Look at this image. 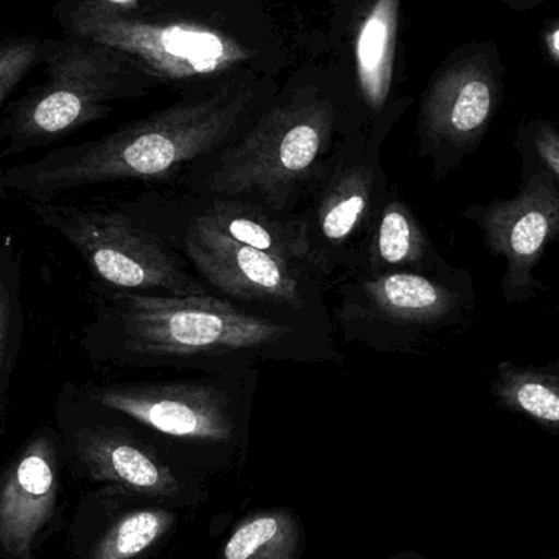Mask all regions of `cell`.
<instances>
[{"instance_id":"6da1fadb","label":"cell","mask_w":559,"mask_h":559,"mask_svg":"<svg viewBox=\"0 0 559 559\" xmlns=\"http://www.w3.org/2000/svg\"><path fill=\"white\" fill-rule=\"evenodd\" d=\"M81 345L94 364L242 377L259 361L335 360L329 322L239 308L213 295L174 296L94 285Z\"/></svg>"},{"instance_id":"7a4b0ae2","label":"cell","mask_w":559,"mask_h":559,"mask_svg":"<svg viewBox=\"0 0 559 559\" xmlns=\"http://www.w3.org/2000/svg\"><path fill=\"white\" fill-rule=\"evenodd\" d=\"M259 92L231 84L0 170V193L52 199L98 183L173 182L238 138L258 117Z\"/></svg>"},{"instance_id":"3957f363","label":"cell","mask_w":559,"mask_h":559,"mask_svg":"<svg viewBox=\"0 0 559 559\" xmlns=\"http://www.w3.org/2000/svg\"><path fill=\"white\" fill-rule=\"evenodd\" d=\"M338 123L331 97L316 87L299 88L265 108L238 138L193 164L177 182L192 195L233 197L275 215H296L344 141H337Z\"/></svg>"},{"instance_id":"277c9868","label":"cell","mask_w":559,"mask_h":559,"mask_svg":"<svg viewBox=\"0 0 559 559\" xmlns=\"http://www.w3.org/2000/svg\"><path fill=\"white\" fill-rule=\"evenodd\" d=\"M41 69V81L3 110L0 160L51 146L159 84L130 56L71 35L46 38Z\"/></svg>"},{"instance_id":"5b68a950","label":"cell","mask_w":559,"mask_h":559,"mask_svg":"<svg viewBox=\"0 0 559 559\" xmlns=\"http://www.w3.org/2000/svg\"><path fill=\"white\" fill-rule=\"evenodd\" d=\"M335 321L347 342L381 354H416L440 332L475 314V288L465 269L345 277Z\"/></svg>"},{"instance_id":"8992f818","label":"cell","mask_w":559,"mask_h":559,"mask_svg":"<svg viewBox=\"0 0 559 559\" xmlns=\"http://www.w3.org/2000/svg\"><path fill=\"white\" fill-rule=\"evenodd\" d=\"M33 215L75 249L97 285L154 295H210L187 271L177 251L131 209L78 205L52 199L26 200Z\"/></svg>"},{"instance_id":"52a82bcc","label":"cell","mask_w":559,"mask_h":559,"mask_svg":"<svg viewBox=\"0 0 559 559\" xmlns=\"http://www.w3.org/2000/svg\"><path fill=\"white\" fill-rule=\"evenodd\" d=\"M130 206L169 248L189 259L203 282L226 298L293 318L329 322L322 285L314 269L249 246L164 213L150 195L130 200Z\"/></svg>"},{"instance_id":"ba28073f","label":"cell","mask_w":559,"mask_h":559,"mask_svg":"<svg viewBox=\"0 0 559 559\" xmlns=\"http://www.w3.org/2000/svg\"><path fill=\"white\" fill-rule=\"evenodd\" d=\"M381 140L352 133L342 141L299 213L308 261L325 280L350 277L386 200L391 183L381 167Z\"/></svg>"},{"instance_id":"9c48e42d","label":"cell","mask_w":559,"mask_h":559,"mask_svg":"<svg viewBox=\"0 0 559 559\" xmlns=\"http://www.w3.org/2000/svg\"><path fill=\"white\" fill-rule=\"evenodd\" d=\"M52 16L64 35L130 56L157 82L215 78L249 59L248 49L222 29L127 15L95 0H58Z\"/></svg>"},{"instance_id":"30bf717a","label":"cell","mask_w":559,"mask_h":559,"mask_svg":"<svg viewBox=\"0 0 559 559\" xmlns=\"http://www.w3.org/2000/svg\"><path fill=\"white\" fill-rule=\"evenodd\" d=\"M504 66L495 41L456 49L433 74L420 100L417 140L432 177L445 179L485 140L501 107Z\"/></svg>"},{"instance_id":"8fae6325","label":"cell","mask_w":559,"mask_h":559,"mask_svg":"<svg viewBox=\"0 0 559 559\" xmlns=\"http://www.w3.org/2000/svg\"><path fill=\"white\" fill-rule=\"evenodd\" d=\"M58 414L68 420L72 449L85 475L124 491L192 509L209 499V489L197 473L164 459L150 440L123 424L105 419V406L88 400L78 384H66Z\"/></svg>"},{"instance_id":"7c38bea8","label":"cell","mask_w":559,"mask_h":559,"mask_svg":"<svg viewBox=\"0 0 559 559\" xmlns=\"http://www.w3.org/2000/svg\"><path fill=\"white\" fill-rule=\"evenodd\" d=\"M216 380L114 381L78 384L88 400L183 443L238 449L245 433L242 394Z\"/></svg>"},{"instance_id":"4fadbf2b","label":"cell","mask_w":559,"mask_h":559,"mask_svg":"<svg viewBox=\"0 0 559 559\" xmlns=\"http://www.w3.org/2000/svg\"><path fill=\"white\" fill-rule=\"evenodd\" d=\"M463 218L478 226L491 255L504 259L501 289L508 305L528 301L544 292L535 271L559 238V189L544 170L522 166L515 197L469 205Z\"/></svg>"},{"instance_id":"5bb4252c","label":"cell","mask_w":559,"mask_h":559,"mask_svg":"<svg viewBox=\"0 0 559 559\" xmlns=\"http://www.w3.org/2000/svg\"><path fill=\"white\" fill-rule=\"evenodd\" d=\"M59 489L58 440L39 429L0 478V551L32 559L33 545L55 515Z\"/></svg>"},{"instance_id":"9a60e30c","label":"cell","mask_w":559,"mask_h":559,"mask_svg":"<svg viewBox=\"0 0 559 559\" xmlns=\"http://www.w3.org/2000/svg\"><path fill=\"white\" fill-rule=\"evenodd\" d=\"M167 215L229 241L311 267L298 215L282 216L233 197L150 195Z\"/></svg>"},{"instance_id":"2e32d148","label":"cell","mask_w":559,"mask_h":559,"mask_svg":"<svg viewBox=\"0 0 559 559\" xmlns=\"http://www.w3.org/2000/svg\"><path fill=\"white\" fill-rule=\"evenodd\" d=\"M447 265L413 209L396 187L391 186L373 228L368 233L354 275L433 272Z\"/></svg>"},{"instance_id":"e0dca14e","label":"cell","mask_w":559,"mask_h":559,"mask_svg":"<svg viewBox=\"0 0 559 559\" xmlns=\"http://www.w3.org/2000/svg\"><path fill=\"white\" fill-rule=\"evenodd\" d=\"M401 0H373L355 36L358 88L368 110L380 115L393 87Z\"/></svg>"},{"instance_id":"ac0fdd59","label":"cell","mask_w":559,"mask_h":559,"mask_svg":"<svg viewBox=\"0 0 559 559\" xmlns=\"http://www.w3.org/2000/svg\"><path fill=\"white\" fill-rule=\"evenodd\" d=\"M182 509L153 498L121 512L95 542L91 559H151L176 535Z\"/></svg>"},{"instance_id":"d6986e66","label":"cell","mask_w":559,"mask_h":559,"mask_svg":"<svg viewBox=\"0 0 559 559\" xmlns=\"http://www.w3.org/2000/svg\"><path fill=\"white\" fill-rule=\"evenodd\" d=\"M489 391L501 409L559 436V361L551 365L501 361Z\"/></svg>"},{"instance_id":"ffe728a7","label":"cell","mask_w":559,"mask_h":559,"mask_svg":"<svg viewBox=\"0 0 559 559\" xmlns=\"http://www.w3.org/2000/svg\"><path fill=\"white\" fill-rule=\"evenodd\" d=\"M305 547V525L295 512L262 509L238 521L219 559H301Z\"/></svg>"},{"instance_id":"44dd1931","label":"cell","mask_w":559,"mask_h":559,"mask_svg":"<svg viewBox=\"0 0 559 559\" xmlns=\"http://www.w3.org/2000/svg\"><path fill=\"white\" fill-rule=\"evenodd\" d=\"M23 254L10 239L0 241V423L25 342Z\"/></svg>"},{"instance_id":"7402d4cb","label":"cell","mask_w":559,"mask_h":559,"mask_svg":"<svg viewBox=\"0 0 559 559\" xmlns=\"http://www.w3.org/2000/svg\"><path fill=\"white\" fill-rule=\"evenodd\" d=\"M46 38L29 35H0V108L23 81L43 64Z\"/></svg>"},{"instance_id":"603a6c76","label":"cell","mask_w":559,"mask_h":559,"mask_svg":"<svg viewBox=\"0 0 559 559\" xmlns=\"http://www.w3.org/2000/svg\"><path fill=\"white\" fill-rule=\"evenodd\" d=\"M514 147L522 166L544 170L559 189V124L547 118H531L519 124Z\"/></svg>"},{"instance_id":"cb8c5ba5","label":"cell","mask_w":559,"mask_h":559,"mask_svg":"<svg viewBox=\"0 0 559 559\" xmlns=\"http://www.w3.org/2000/svg\"><path fill=\"white\" fill-rule=\"evenodd\" d=\"M540 46L547 61L559 68V16L545 23L540 33Z\"/></svg>"},{"instance_id":"d4e9b609","label":"cell","mask_w":559,"mask_h":559,"mask_svg":"<svg viewBox=\"0 0 559 559\" xmlns=\"http://www.w3.org/2000/svg\"><path fill=\"white\" fill-rule=\"evenodd\" d=\"M496 2L502 3V5L514 10V12L524 13L535 9V7L542 5L545 0H496Z\"/></svg>"},{"instance_id":"484cf974","label":"cell","mask_w":559,"mask_h":559,"mask_svg":"<svg viewBox=\"0 0 559 559\" xmlns=\"http://www.w3.org/2000/svg\"><path fill=\"white\" fill-rule=\"evenodd\" d=\"M390 559H427L423 557V555L417 554V551H401V554L394 555L393 558Z\"/></svg>"},{"instance_id":"4316f807","label":"cell","mask_w":559,"mask_h":559,"mask_svg":"<svg viewBox=\"0 0 559 559\" xmlns=\"http://www.w3.org/2000/svg\"><path fill=\"white\" fill-rule=\"evenodd\" d=\"M547 559H559V558H547Z\"/></svg>"}]
</instances>
